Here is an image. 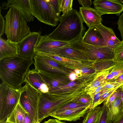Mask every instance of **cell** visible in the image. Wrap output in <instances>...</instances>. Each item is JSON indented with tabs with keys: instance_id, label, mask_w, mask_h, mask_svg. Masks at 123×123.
<instances>
[{
	"instance_id": "51",
	"label": "cell",
	"mask_w": 123,
	"mask_h": 123,
	"mask_svg": "<svg viewBox=\"0 0 123 123\" xmlns=\"http://www.w3.org/2000/svg\"><path fill=\"white\" fill-rule=\"evenodd\" d=\"M118 0L121 3H123V0Z\"/></svg>"
},
{
	"instance_id": "47",
	"label": "cell",
	"mask_w": 123,
	"mask_h": 123,
	"mask_svg": "<svg viewBox=\"0 0 123 123\" xmlns=\"http://www.w3.org/2000/svg\"><path fill=\"white\" fill-rule=\"evenodd\" d=\"M114 81L121 84V83L123 81V74L118 76Z\"/></svg>"
},
{
	"instance_id": "17",
	"label": "cell",
	"mask_w": 123,
	"mask_h": 123,
	"mask_svg": "<svg viewBox=\"0 0 123 123\" xmlns=\"http://www.w3.org/2000/svg\"><path fill=\"white\" fill-rule=\"evenodd\" d=\"M79 12L84 22L89 28L102 23L101 16L95 9L82 6L79 8Z\"/></svg>"
},
{
	"instance_id": "50",
	"label": "cell",
	"mask_w": 123,
	"mask_h": 123,
	"mask_svg": "<svg viewBox=\"0 0 123 123\" xmlns=\"http://www.w3.org/2000/svg\"><path fill=\"white\" fill-rule=\"evenodd\" d=\"M119 88H120L122 92L123 93V85L121 86Z\"/></svg>"
},
{
	"instance_id": "19",
	"label": "cell",
	"mask_w": 123,
	"mask_h": 123,
	"mask_svg": "<svg viewBox=\"0 0 123 123\" xmlns=\"http://www.w3.org/2000/svg\"><path fill=\"white\" fill-rule=\"evenodd\" d=\"M85 43L98 46H108L103 36L95 27L89 28L82 37Z\"/></svg>"
},
{
	"instance_id": "38",
	"label": "cell",
	"mask_w": 123,
	"mask_h": 123,
	"mask_svg": "<svg viewBox=\"0 0 123 123\" xmlns=\"http://www.w3.org/2000/svg\"><path fill=\"white\" fill-rule=\"evenodd\" d=\"M111 89H106L101 90L92 97L91 98L92 99V103L90 109L93 108L94 105L98 100L102 94Z\"/></svg>"
},
{
	"instance_id": "22",
	"label": "cell",
	"mask_w": 123,
	"mask_h": 123,
	"mask_svg": "<svg viewBox=\"0 0 123 123\" xmlns=\"http://www.w3.org/2000/svg\"><path fill=\"white\" fill-rule=\"evenodd\" d=\"M18 43L4 39L0 37V59L18 55Z\"/></svg>"
},
{
	"instance_id": "44",
	"label": "cell",
	"mask_w": 123,
	"mask_h": 123,
	"mask_svg": "<svg viewBox=\"0 0 123 123\" xmlns=\"http://www.w3.org/2000/svg\"><path fill=\"white\" fill-rule=\"evenodd\" d=\"M68 77L71 81H74L78 78L77 74L74 72L70 73L69 74Z\"/></svg>"
},
{
	"instance_id": "33",
	"label": "cell",
	"mask_w": 123,
	"mask_h": 123,
	"mask_svg": "<svg viewBox=\"0 0 123 123\" xmlns=\"http://www.w3.org/2000/svg\"><path fill=\"white\" fill-rule=\"evenodd\" d=\"M117 90L112 93L103 102V105L105 106L106 108H110L114 101L117 97H120V92Z\"/></svg>"
},
{
	"instance_id": "30",
	"label": "cell",
	"mask_w": 123,
	"mask_h": 123,
	"mask_svg": "<svg viewBox=\"0 0 123 123\" xmlns=\"http://www.w3.org/2000/svg\"><path fill=\"white\" fill-rule=\"evenodd\" d=\"M109 73L115 77L114 80L123 74V62H115L114 66L111 70Z\"/></svg>"
},
{
	"instance_id": "10",
	"label": "cell",
	"mask_w": 123,
	"mask_h": 123,
	"mask_svg": "<svg viewBox=\"0 0 123 123\" xmlns=\"http://www.w3.org/2000/svg\"><path fill=\"white\" fill-rule=\"evenodd\" d=\"M92 3L95 9L101 16L115 14L119 16L123 11V5L118 0H95Z\"/></svg>"
},
{
	"instance_id": "6",
	"label": "cell",
	"mask_w": 123,
	"mask_h": 123,
	"mask_svg": "<svg viewBox=\"0 0 123 123\" xmlns=\"http://www.w3.org/2000/svg\"><path fill=\"white\" fill-rule=\"evenodd\" d=\"M40 93L27 82L21 89L19 102L34 123L39 122L38 108Z\"/></svg>"
},
{
	"instance_id": "23",
	"label": "cell",
	"mask_w": 123,
	"mask_h": 123,
	"mask_svg": "<svg viewBox=\"0 0 123 123\" xmlns=\"http://www.w3.org/2000/svg\"><path fill=\"white\" fill-rule=\"evenodd\" d=\"M112 69L98 72L94 79L85 87V92L87 94L93 91L100 85L107 82L106 77Z\"/></svg>"
},
{
	"instance_id": "43",
	"label": "cell",
	"mask_w": 123,
	"mask_h": 123,
	"mask_svg": "<svg viewBox=\"0 0 123 123\" xmlns=\"http://www.w3.org/2000/svg\"><path fill=\"white\" fill-rule=\"evenodd\" d=\"M23 123H34L28 114L26 113L24 117Z\"/></svg>"
},
{
	"instance_id": "11",
	"label": "cell",
	"mask_w": 123,
	"mask_h": 123,
	"mask_svg": "<svg viewBox=\"0 0 123 123\" xmlns=\"http://www.w3.org/2000/svg\"><path fill=\"white\" fill-rule=\"evenodd\" d=\"M2 8L7 9L13 7L18 11L28 22L33 21L35 18L32 14L30 0H7L2 4Z\"/></svg>"
},
{
	"instance_id": "26",
	"label": "cell",
	"mask_w": 123,
	"mask_h": 123,
	"mask_svg": "<svg viewBox=\"0 0 123 123\" xmlns=\"http://www.w3.org/2000/svg\"><path fill=\"white\" fill-rule=\"evenodd\" d=\"M103 109V106H98L88 111L82 123H97L101 118Z\"/></svg>"
},
{
	"instance_id": "41",
	"label": "cell",
	"mask_w": 123,
	"mask_h": 123,
	"mask_svg": "<svg viewBox=\"0 0 123 123\" xmlns=\"http://www.w3.org/2000/svg\"><path fill=\"white\" fill-rule=\"evenodd\" d=\"M79 3L82 6L86 7H91L92 4V0H78Z\"/></svg>"
},
{
	"instance_id": "29",
	"label": "cell",
	"mask_w": 123,
	"mask_h": 123,
	"mask_svg": "<svg viewBox=\"0 0 123 123\" xmlns=\"http://www.w3.org/2000/svg\"><path fill=\"white\" fill-rule=\"evenodd\" d=\"M91 105L92 104H84L77 103L74 101L70 102L54 112H59L67 110L79 108L86 107L89 106H91Z\"/></svg>"
},
{
	"instance_id": "3",
	"label": "cell",
	"mask_w": 123,
	"mask_h": 123,
	"mask_svg": "<svg viewBox=\"0 0 123 123\" xmlns=\"http://www.w3.org/2000/svg\"><path fill=\"white\" fill-rule=\"evenodd\" d=\"M4 18L5 33L8 40L18 43L31 32L27 21L16 9L10 8Z\"/></svg>"
},
{
	"instance_id": "21",
	"label": "cell",
	"mask_w": 123,
	"mask_h": 123,
	"mask_svg": "<svg viewBox=\"0 0 123 123\" xmlns=\"http://www.w3.org/2000/svg\"><path fill=\"white\" fill-rule=\"evenodd\" d=\"M106 123H110L123 115V102L120 97L114 101L110 108H106Z\"/></svg>"
},
{
	"instance_id": "46",
	"label": "cell",
	"mask_w": 123,
	"mask_h": 123,
	"mask_svg": "<svg viewBox=\"0 0 123 123\" xmlns=\"http://www.w3.org/2000/svg\"><path fill=\"white\" fill-rule=\"evenodd\" d=\"M110 123H123V115L112 121Z\"/></svg>"
},
{
	"instance_id": "14",
	"label": "cell",
	"mask_w": 123,
	"mask_h": 123,
	"mask_svg": "<svg viewBox=\"0 0 123 123\" xmlns=\"http://www.w3.org/2000/svg\"><path fill=\"white\" fill-rule=\"evenodd\" d=\"M91 106L67 110L59 112H54L50 116L60 120L76 121L86 115Z\"/></svg>"
},
{
	"instance_id": "53",
	"label": "cell",
	"mask_w": 123,
	"mask_h": 123,
	"mask_svg": "<svg viewBox=\"0 0 123 123\" xmlns=\"http://www.w3.org/2000/svg\"><path fill=\"white\" fill-rule=\"evenodd\" d=\"M0 123H8L6 122H0Z\"/></svg>"
},
{
	"instance_id": "1",
	"label": "cell",
	"mask_w": 123,
	"mask_h": 123,
	"mask_svg": "<svg viewBox=\"0 0 123 123\" xmlns=\"http://www.w3.org/2000/svg\"><path fill=\"white\" fill-rule=\"evenodd\" d=\"M34 62L18 55L0 59V77L2 82L16 89H20L25 75Z\"/></svg>"
},
{
	"instance_id": "37",
	"label": "cell",
	"mask_w": 123,
	"mask_h": 123,
	"mask_svg": "<svg viewBox=\"0 0 123 123\" xmlns=\"http://www.w3.org/2000/svg\"><path fill=\"white\" fill-rule=\"evenodd\" d=\"M121 86L120 83H117L115 81L107 82L104 83V86L101 90L106 89H111Z\"/></svg>"
},
{
	"instance_id": "55",
	"label": "cell",
	"mask_w": 123,
	"mask_h": 123,
	"mask_svg": "<svg viewBox=\"0 0 123 123\" xmlns=\"http://www.w3.org/2000/svg\"><path fill=\"white\" fill-rule=\"evenodd\" d=\"M37 123H40V122H37Z\"/></svg>"
},
{
	"instance_id": "13",
	"label": "cell",
	"mask_w": 123,
	"mask_h": 123,
	"mask_svg": "<svg viewBox=\"0 0 123 123\" xmlns=\"http://www.w3.org/2000/svg\"><path fill=\"white\" fill-rule=\"evenodd\" d=\"M29 84L40 93H47L49 88L44 80L35 69H29L26 74L24 80Z\"/></svg>"
},
{
	"instance_id": "39",
	"label": "cell",
	"mask_w": 123,
	"mask_h": 123,
	"mask_svg": "<svg viewBox=\"0 0 123 123\" xmlns=\"http://www.w3.org/2000/svg\"><path fill=\"white\" fill-rule=\"evenodd\" d=\"M117 24V28L120 32L122 41H123V12L119 16Z\"/></svg>"
},
{
	"instance_id": "35",
	"label": "cell",
	"mask_w": 123,
	"mask_h": 123,
	"mask_svg": "<svg viewBox=\"0 0 123 123\" xmlns=\"http://www.w3.org/2000/svg\"><path fill=\"white\" fill-rule=\"evenodd\" d=\"M74 101L77 103L84 104H92V99L90 95L86 93L76 99Z\"/></svg>"
},
{
	"instance_id": "15",
	"label": "cell",
	"mask_w": 123,
	"mask_h": 123,
	"mask_svg": "<svg viewBox=\"0 0 123 123\" xmlns=\"http://www.w3.org/2000/svg\"><path fill=\"white\" fill-rule=\"evenodd\" d=\"M38 72L47 83L49 89L65 85L71 81L68 77L69 74L65 75L41 71Z\"/></svg>"
},
{
	"instance_id": "42",
	"label": "cell",
	"mask_w": 123,
	"mask_h": 123,
	"mask_svg": "<svg viewBox=\"0 0 123 123\" xmlns=\"http://www.w3.org/2000/svg\"><path fill=\"white\" fill-rule=\"evenodd\" d=\"M103 106V112L101 117L100 123H106V108L105 106Z\"/></svg>"
},
{
	"instance_id": "2",
	"label": "cell",
	"mask_w": 123,
	"mask_h": 123,
	"mask_svg": "<svg viewBox=\"0 0 123 123\" xmlns=\"http://www.w3.org/2000/svg\"><path fill=\"white\" fill-rule=\"evenodd\" d=\"M59 21L56 28L47 35L49 38L70 43L83 37L85 28L79 12L77 10L73 9L67 14L61 16Z\"/></svg>"
},
{
	"instance_id": "5",
	"label": "cell",
	"mask_w": 123,
	"mask_h": 123,
	"mask_svg": "<svg viewBox=\"0 0 123 123\" xmlns=\"http://www.w3.org/2000/svg\"><path fill=\"white\" fill-rule=\"evenodd\" d=\"M82 37L69 43V44L85 55L90 62L113 59L114 49L108 46H98L86 44L82 40Z\"/></svg>"
},
{
	"instance_id": "32",
	"label": "cell",
	"mask_w": 123,
	"mask_h": 123,
	"mask_svg": "<svg viewBox=\"0 0 123 123\" xmlns=\"http://www.w3.org/2000/svg\"><path fill=\"white\" fill-rule=\"evenodd\" d=\"M73 0H62L61 6L62 15L64 16L71 11L72 8Z\"/></svg>"
},
{
	"instance_id": "31",
	"label": "cell",
	"mask_w": 123,
	"mask_h": 123,
	"mask_svg": "<svg viewBox=\"0 0 123 123\" xmlns=\"http://www.w3.org/2000/svg\"><path fill=\"white\" fill-rule=\"evenodd\" d=\"M57 16L59 18L62 12V0H47Z\"/></svg>"
},
{
	"instance_id": "48",
	"label": "cell",
	"mask_w": 123,
	"mask_h": 123,
	"mask_svg": "<svg viewBox=\"0 0 123 123\" xmlns=\"http://www.w3.org/2000/svg\"><path fill=\"white\" fill-rule=\"evenodd\" d=\"M74 72L77 74L78 77V78L81 77L82 74L80 69H75L74 70Z\"/></svg>"
},
{
	"instance_id": "20",
	"label": "cell",
	"mask_w": 123,
	"mask_h": 123,
	"mask_svg": "<svg viewBox=\"0 0 123 123\" xmlns=\"http://www.w3.org/2000/svg\"><path fill=\"white\" fill-rule=\"evenodd\" d=\"M94 27L101 34L108 46L114 49L116 45L120 42L112 28L106 26L102 23Z\"/></svg>"
},
{
	"instance_id": "52",
	"label": "cell",
	"mask_w": 123,
	"mask_h": 123,
	"mask_svg": "<svg viewBox=\"0 0 123 123\" xmlns=\"http://www.w3.org/2000/svg\"><path fill=\"white\" fill-rule=\"evenodd\" d=\"M100 119L101 118L98 120L97 123H100Z\"/></svg>"
},
{
	"instance_id": "54",
	"label": "cell",
	"mask_w": 123,
	"mask_h": 123,
	"mask_svg": "<svg viewBox=\"0 0 123 123\" xmlns=\"http://www.w3.org/2000/svg\"><path fill=\"white\" fill-rule=\"evenodd\" d=\"M121 86L123 85V81L121 83Z\"/></svg>"
},
{
	"instance_id": "28",
	"label": "cell",
	"mask_w": 123,
	"mask_h": 123,
	"mask_svg": "<svg viewBox=\"0 0 123 123\" xmlns=\"http://www.w3.org/2000/svg\"><path fill=\"white\" fill-rule=\"evenodd\" d=\"M113 59L115 62H123V41H120L114 48Z\"/></svg>"
},
{
	"instance_id": "45",
	"label": "cell",
	"mask_w": 123,
	"mask_h": 123,
	"mask_svg": "<svg viewBox=\"0 0 123 123\" xmlns=\"http://www.w3.org/2000/svg\"><path fill=\"white\" fill-rule=\"evenodd\" d=\"M43 123H66L61 120L56 119H50Z\"/></svg>"
},
{
	"instance_id": "9",
	"label": "cell",
	"mask_w": 123,
	"mask_h": 123,
	"mask_svg": "<svg viewBox=\"0 0 123 123\" xmlns=\"http://www.w3.org/2000/svg\"><path fill=\"white\" fill-rule=\"evenodd\" d=\"M34 59L35 69L38 71L65 75L69 74L63 66L46 56L36 54Z\"/></svg>"
},
{
	"instance_id": "36",
	"label": "cell",
	"mask_w": 123,
	"mask_h": 123,
	"mask_svg": "<svg viewBox=\"0 0 123 123\" xmlns=\"http://www.w3.org/2000/svg\"><path fill=\"white\" fill-rule=\"evenodd\" d=\"M80 70L82 75H88L97 72L93 68L92 64L89 66L82 67Z\"/></svg>"
},
{
	"instance_id": "49",
	"label": "cell",
	"mask_w": 123,
	"mask_h": 123,
	"mask_svg": "<svg viewBox=\"0 0 123 123\" xmlns=\"http://www.w3.org/2000/svg\"><path fill=\"white\" fill-rule=\"evenodd\" d=\"M120 97L121 98L123 102V93L122 92H120Z\"/></svg>"
},
{
	"instance_id": "16",
	"label": "cell",
	"mask_w": 123,
	"mask_h": 123,
	"mask_svg": "<svg viewBox=\"0 0 123 123\" xmlns=\"http://www.w3.org/2000/svg\"><path fill=\"white\" fill-rule=\"evenodd\" d=\"M36 53L49 57L66 68L74 70L76 69H80L82 67L90 66L92 63V62H82L56 55L39 52Z\"/></svg>"
},
{
	"instance_id": "4",
	"label": "cell",
	"mask_w": 123,
	"mask_h": 123,
	"mask_svg": "<svg viewBox=\"0 0 123 123\" xmlns=\"http://www.w3.org/2000/svg\"><path fill=\"white\" fill-rule=\"evenodd\" d=\"M21 89H15L3 82L0 84V122H6L17 106Z\"/></svg>"
},
{
	"instance_id": "34",
	"label": "cell",
	"mask_w": 123,
	"mask_h": 123,
	"mask_svg": "<svg viewBox=\"0 0 123 123\" xmlns=\"http://www.w3.org/2000/svg\"><path fill=\"white\" fill-rule=\"evenodd\" d=\"M119 87H117L111 89L103 93L100 96L99 99L94 105L92 108L97 106L101 104L112 93L117 90Z\"/></svg>"
},
{
	"instance_id": "18",
	"label": "cell",
	"mask_w": 123,
	"mask_h": 123,
	"mask_svg": "<svg viewBox=\"0 0 123 123\" xmlns=\"http://www.w3.org/2000/svg\"><path fill=\"white\" fill-rule=\"evenodd\" d=\"M54 54L82 62H91L85 55L69 44L57 49Z\"/></svg>"
},
{
	"instance_id": "24",
	"label": "cell",
	"mask_w": 123,
	"mask_h": 123,
	"mask_svg": "<svg viewBox=\"0 0 123 123\" xmlns=\"http://www.w3.org/2000/svg\"><path fill=\"white\" fill-rule=\"evenodd\" d=\"M77 80H78L77 81H71L65 85L49 89L48 93H55L68 92L85 88L86 86L85 84Z\"/></svg>"
},
{
	"instance_id": "27",
	"label": "cell",
	"mask_w": 123,
	"mask_h": 123,
	"mask_svg": "<svg viewBox=\"0 0 123 123\" xmlns=\"http://www.w3.org/2000/svg\"><path fill=\"white\" fill-rule=\"evenodd\" d=\"M115 62L113 59L101 60L95 61L92 63L93 68L97 72L112 69Z\"/></svg>"
},
{
	"instance_id": "7",
	"label": "cell",
	"mask_w": 123,
	"mask_h": 123,
	"mask_svg": "<svg viewBox=\"0 0 123 123\" xmlns=\"http://www.w3.org/2000/svg\"><path fill=\"white\" fill-rule=\"evenodd\" d=\"M33 16L40 22L54 27L59 18L56 16L47 0H30Z\"/></svg>"
},
{
	"instance_id": "25",
	"label": "cell",
	"mask_w": 123,
	"mask_h": 123,
	"mask_svg": "<svg viewBox=\"0 0 123 123\" xmlns=\"http://www.w3.org/2000/svg\"><path fill=\"white\" fill-rule=\"evenodd\" d=\"M26 113H28L19 102L7 118L6 122L8 123H23L24 117Z\"/></svg>"
},
{
	"instance_id": "40",
	"label": "cell",
	"mask_w": 123,
	"mask_h": 123,
	"mask_svg": "<svg viewBox=\"0 0 123 123\" xmlns=\"http://www.w3.org/2000/svg\"><path fill=\"white\" fill-rule=\"evenodd\" d=\"M1 7L0 6V37L5 33V21L1 14Z\"/></svg>"
},
{
	"instance_id": "12",
	"label": "cell",
	"mask_w": 123,
	"mask_h": 123,
	"mask_svg": "<svg viewBox=\"0 0 123 123\" xmlns=\"http://www.w3.org/2000/svg\"><path fill=\"white\" fill-rule=\"evenodd\" d=\"M69 43L50 39L47 35H41L35 51L36 52L54 54L56 49L69 44Z\"/></svg>"
},
{
	"instance_id": "8",
	"label": "cell",
	"mask_w": 123,
	"mask_h": 123,
	"mask_svg": "<svg viewBox=\"0 0 123 123\" xmlns=\"http://www.w3.org/2000/svg\"><path fill=\"white\" fill-rule=\"evenodd\" d=\"M41 33L40 31L31 32L18 43V55L25 58L34 59L36 55L35 49Z\"/></svg>"
}]
</instances>
